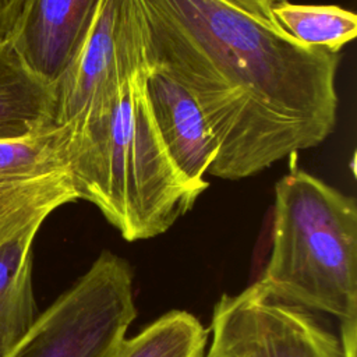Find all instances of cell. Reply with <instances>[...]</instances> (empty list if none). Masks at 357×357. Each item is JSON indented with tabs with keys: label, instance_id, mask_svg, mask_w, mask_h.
I'll return each mask as SVG.
<instances>
[{
	"label": "cell",
	"instance_id": "9a60e30c",
	"mask_svg": "<svg viewBox=\"0 0 357 357\" xmlns=\"http://www.w3.org/2000/svg\"><path fill=\"white\" fill-rule=\"evenodd\" d=\"M225 1H227L229 4H233L234 7L248 13L250 15L258 20H262L272 25H278V22L272 15V7L280 0H225Z\"/></svg>",
	"mask_w": 357,
	"mask_h": 357
},
{
	"label": "cell",
	"instance_id": "6da1fadb",
	"mask_svg": "<svg viewBox=\"0 0 357 357\" xmlns=\"http://www.w3.org/2000/svg\"><path fill=\"white\" fill-rule=\"evenodd\" d=\"M142 1L152 68L191 93L218 141L209 174L245 178L332 134L339 53L225 0Z\"/></svg>",
	"mask_w": 357,
	"mask_h": 357
},
{
	"label": "cell",
	"instance_id": "8992f818",
	"mask_svg": "<svg viewBox=\"0 0 357 357\" xmlns=\"http://www.w3.org/2000/svg\"><path fill=\"white\" fill-rule=\"evenodd\" d=\"M151 68L144 1L99 0L74 57L54 85V123H70L123 81Z\"/></svg>",
	"mask_w": 357,
	"mask_h": 357
},
{
	"label": "cell",
	"instance_id": "277c9868",
	"mask_svg": "<svg viewBox=\"0 0 357 357\" xmlns=\"http://www.w3.org/2000/svg\"><path fill=\"white\" fill-rule=\"evenodd\" d=\"M135 317L132 268L105 250L3 357H114Z\"/></svg>",
	"mask_w": 357,
	"mask_h": 357
},
{
	"label": "cell",
	"instance_id": "ba28073f",
	"mask_svg": "<svg viewBox=\"0 0 357 357\" xmlns=\"http://www.w3.org/2000/svg\"><path fill=\"white\" fill-rule=\"evenodd\" d=\"M99 0H22L10 40L24 66L54 88L74 57Z\"/></svg>",
	"mask_w": 357,
	"mask_h": 357
},
{
	"label": "cell",
	"instance_id": "3957f363",
	"mask_svg": "<svg viewBox=\"0 0 357 357\" xmlns=\"http://www.w3.org/2000/svg\"><path fill=\"white\" fill-rule=\"evenodd\" d=\"M255 283L335 317L339 328L357 326L356 199L304 170L283 176L275 184L269 259Z\"/></svg>",
	"mask_w": 357,
	"mask_h": 357
},
{
	"label": "cell",
	"instance_id": "7a4b0ae2",
	"mask_svg": "<svg viewBox=\"0 0 357 357\" xmlns=\"http://www.w3.org/2000/svg\"><path fill=\"white\" fill-rule=\"evenodd\" d=\"M151 70L131 75L68 123L78 199L93 204L127 241L167 231L209 185L188 180L172 160L146 95Z\"/></svg>",
	"mask_w": 357,
	"mask_h": 357
},
{
	"label": "cell",
	"instance_id": "30bf717a",
	"mask_svg": "<svg viewBox=\"0 0 357 357\" xmlns=\"http://www.w3.org/2000/svg\"><path fill=\"white\" fill-rule=\"evenodd\" d=\"M42 223H33L0 241V357L36 318L32 287V247Z\"/></svg>",
	"mask_w": 357,
	"mask_h": 357
},
{
	"label": "cell",
	"instance_id": "8fae6325",
	"mask_svg": "<svg viewBox=\"0 0 357 357\" xmlns=\"http://www.w3.org/2000/svg\"><path fill=\"white\" fill-rule=\"evenodd\" d=\"M54 123V88L32 74L10 43L0 46V139L31 135Z\"/></svg>",
	"mask_w": 357,
	"mask_h": 357
},
{
	"label": "cell",
	"instance_id": "9c48e42d",
	"mask_svg": "<svg viewBox=\"0 0 357 357\" xmlns=\"http://www.w3.org/2000/svg\"><path fill=\"white\" fill-rule=\"evenodd\" d=\"M146 95L160 138L178 170L194 183L205 174L219 145L191 93L163 71L146 75Z\"/></svg>",
	"mask_w": 357,
	"mask_h": 357
},
{
	"label": "cell",
	"instance_id": "4fadbf2b",
	"mask_svg": "<svg viewBox=\"0 0 357 357\" xmlns=\"http://www.w3.org/2000/svg\"><path fill=\"white\" fill-rule=\"evenodd\" d=\"M209 331L191 312L173 310L126 337L114 357H204Z\"/></svg>",
	"mask_w": 357,
	"mask_h": 357
},
{
	"label": "cell",
	"instance_id": "7c38bea8",
	"mask_svg": "<svg viewBox=\"0 0 357 357\" xmlns=\"http://www.w3.org/2000/svg\"><path fill=\"white\" fill-rule=\"evenodd\" d=\"M272 15L296 42L331 53H339L357 35V15L337 6L280 0L272 7Z\"/></svg>",
	"mask_w": 357,
	"mask_h": 357
},
{
	"label": "cell",
	"instance_id": "5bb4252c",
	"mask_svg": "<svg viewBox=\"0 0 357 357\" xmlns=\"http://www.w3.org/2000/svg\"><path fill=\"white\" fill-rule=\"evenodd\" d=\"M21 8L22 0H0V46L10 43Z\"/></svg>",
	"mask_w": 357,
	"mask_h": 357
},
{
	"label": "cell",
	"instance_id": "52a82bcc",
	"mask_svg": "<svg viewBox=\"0 0 357 357\" xmlns=\"http://www.w3.org/2000/svg\"><path fill=\"white\" fill-rule=\"evenodd\" d=\"M70 124L0 139V241L78 199L68 169Z\"/></svg>",
	"mask_w": 357,
	"mask_h": 357
},
{
	"label": "cell",
	"instance_id": "5b68a950",
	"mask_svg": "<svg viewBox=\"0 0 357 357\" xmlns=\"http://www.w3.org/2000/svg\"><path fill=\"white\" fill-rule=\"evenodd\" d=\"M204 357H356L357 328L335 333L310 310L278 300L257 283L222 294Z\"/></svg>",
	"mask_w": 357,
	"mask_h": 357
}]
</instances>
